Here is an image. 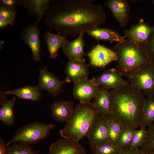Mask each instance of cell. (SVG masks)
Segmentation results:
<instances>
[{
  "mask_svg": "<svg viewBox=\"0 0 154 154\" xmlns=\"http://www.w3.org/2000/svg\"><path fill=\"white\" fill-rule=\"evenodd\" d=\"M21 5V0H1L0 7L15 9L16 7Z\"/></svg>",
  "mask_w": 154,
  "mask_h": 154,
  "instance_id": "836d02e7",
  "label": "cell"
},
{
  "mask_svg": "<svg viewBox=\"0 0 154 154\" xmlns=\"http://www.w3.org/2000/svg\"><path fill=\"white\" fill-rule=\"evenodd\" d=\"M88 56L90 64L99 68H104L110 63L117 60V55L114 50L100 44L93 48Z\"/></svg>",
  "mask_w": 154,
  "mask_h": 154,
  "instance_id": "30bf717a",
  "label": "cell"
},
{
  "mask_svg": "<svg viewBox=\"0 0 154 154\" xmlns=\"http://www.w3.org/2000/svg\"><path fill=\"white\" fill-rule=\"evenodd\" d=\"M121 76L117 69L112 68L105 70L99 77H94L91 80L97 86L108 90L114 89L122 87L129 83Z\"/></svg>",
  "mask_w": 154,
  "mask_h": 154,
  "instance_id": "8fae6325",
  "label": "cell"
},
{
  "mask_svg": "<svg viewBox=\"0 0 154 154\" xmlns=\"http://www.w3.org/2000/svg\"><path fill=\"white\" fill-rule=\"evenodd\" d=\"M94 154L92 153V154Z\"/></svg>",
  "mask_w": 154,
  "mask_h": 154,
  "instance_id": "f35d334b",
  "label": "cell"
},
{
  "mask_svg": "<svg viewBox=\"0 0 154 154\" xmlns=\"http://www.w3.org/2000/svg\"><path fill=\"white\" fill-rule=\"evenodd\" d=\"M99 87L87 78L74 84L73 95L80 102H90L95 97Z\"/></svg>",
  "mask_w": 154,
  "mask_h": 154,
  "instance_id": "5bb4252c",
  "label": "cell"
},
{
  "mask_svg": "<svg viewBox=\"0 0 154 154\" xmlns=\"http://www.w3.org/2000/svg\"><path fill=\"white\" fill-rule=\"evenodd\" d=\"M108 135L109 142L117 145L119 137L124 126L117 120L111 117H108Z\"/></svg>",
  "mask_w": 154,
  "mask_h": 154,
  "instance_id": "d4e9b609",
  "label": "cell"
},
{
  "mask_svg": "<svg viewBox=\"0 0 154 154\" xmlns=\"http://www.w3.org/2000/svg\"><path fill=\"white\" fill-rule=\"evenodd\" d=\"M48 154H86V153L79 141L63 138L52 144Z\"/></svg>",
  "mask_w": 154,
  "mask_h": 154,
  "instance_id": "9a60e30c",
  "label": "cell"
},
{
  "mask_svg": "<svg viewBox=\"0 0 154 154\" xmlns=\"http://www.w3.org/2000/svg\"><path fill=\"white\" fill-rule=\"evenodd\" d=\"M110 115L124 126L140 127L145 100L142 92L129 83L110 91Z\"/></svg>",
  "mask_w": 154,
  "mask_h": 154,
  "instance_id": "7a4b0ae2",
  "label": "cell"
},
{
  "mask_svg": "<svg viewBox=\"0 0 154 154\" xmlns=\"http://www.w3.org/2000/svg\"><path fill=\"white\" fill-rule=\"evenodd\" d=\"M100 115L92 102H80L74 108L71 118L60 130L61 136L64 138L79 141L87 136Z\"/></svg>",
  "mask_w": 154,
  "mask_h": 154,
  "instance_id": "277c9868",
  "label": "cell"
},
{
  "mask_svg": "<svg viewBox=\"0 0 154 154\" xmlns=\"http://www.w3.org/2000/svg\"><path fill=\"white\" fill-rule=\"evenodd\" d=\"M89 65L86 63L85 59L77 61H68L65 68L66 77L64 80L74 84L88 78Z\"/></svg>",
  "mask_w": 154,
  "mask_h": 154,
  "instance_id": "4fadbf2b",
  "label": "cell"
},
{
  "mask_svg": "<svg viewBox=\"0 0 154 154\" xmlns=\"http://www.w3.org/2000/svg\"><path fill=\"white\" fill-rule=\"evenodd\" d=\"M108 118L100 115L95 120L86 136L90 147L100 145L109 142Z\"/></svg>",
  "mask_w": 154,
  "mask_h": 154,
  "instance_id": "ba28073f",
  "label": "cell"
},
{
  "mask_svg": "<svg viewBox=\"0 0 154 154\" xmlns=\"http://www.w3.org/2000/svg\"><path fill=\"white\" fill-rule=\"evenodd\" d=\"M41 90L38 86L27 85L10 90L1 91L0 97H5L6 95H13L20 98L37 102L42 98Z\"/></svg>",
  "mask_w": 154,
  "mask_h": 154,
  "instance_id": "ffe728a7",
  "label": "cell"
},
{
  "mask_svg": "<svg viewBox=\"0 0 154 154\" xmlns=\"http://www.w3.org/2000/svg\"><path fill=\"white\" fill-rule=\"evenodd\" d=\"M40 34L39 23L36 21L24 27L21 34L23 41L30 48L35 62L40 61L41 58Z\"/></svg>",
  "mask_w": 154,
  "mask_h": 154,
  "instance_id": "52a82bcc",
  "label": "cell"
},
{
  "mask_svg": "<svg viewBox=\"0 0 154 154\" xmlns=\"http://www.w3.org/2000/svg\"><path fill=\"white\" fill-rule=\"evenodd\" d=\"M40 151L30 144L21 142L14 143L7 147V154H39Z\"/></svg>",
  "mask_w": 154,
  "mask_h": 154,
  "instance_id": "83f0119b",
  "label": "cell"
},
{
  "mask_svg": "<svg viewBox=\"0 0 154 154\" xmlns=\"http://www.w3.org/2000/svg\"><path fill=\"white\" fill-rule=\"evenodd\" d=\"M152 3L153 4L154 6V0H152L151 1Z\"/></svg>",
  "mask_w": 154,
  "mask_h": 154,
  "instance_id": "74e56055",
  "label": "cell"
},
{
  "mask_svg": "<svg viewBox=\"0 0 154 154\" xmlns=\"http://www.w3.org/2000/svg\"><path fill=\"white\" fill-rule=\"evenodd\" d=\"M147 127L146 138L139 149L142 152L154 154V123Z\"/></svg>",
  "mask_w": 154,
  "mask_h": 154,
  "instance_id": "f546056e",
  "label": "cell"
},
{
  "mask_svg": "<svg viewBox=\"0 0 154 154\" xmlns=\"http://www.w3.org/2000/svg\"><path fill=\"white\" fill-rule=\"evenodd\" d=\"M135 129L131 127L124 126L117 144V146L120 151L129 147Z\"/></svg>",
  "mask_w": 154,
  "mask_h": 154,
  "instance_id": "f1b7e54d",
  "label": "cell"
},
{
  "mask_svg": "<svg viewBox=\"0 0 154 154\" xmlns=\"http://www.w3.org/2000/svg\"><path fill=\"white\" fill-rule=\"evenodd\" d=\"M92 103L100 115L109 116L110 106V92L109 90L100 86Z\"/></svg>",
  "mask_w": 154,
  "mask_h": 154,
  "instance_id": "603a6c76",
  "label": "cell"
},
{
  "mask_svg": "<svg viewBox=\"0 0 154 154\" xmlns=\"http://www.w3.org/2000/svg\"><path fill=\"white\" fill-rule=\"evenodd\" d=\"M55 127L52 123L46 124L36 122L28 124L17 130L13 137L6 145L8 146L17 142L30 145L37 143L44 140Z\"/></svg>",
  "mask_w": 154,
  "mask_h": 154,
  "instance_id": "5b68a950",
  "label": "cell"
},
{
  "mask_svg": "<svg viewBox=\"0 0 154 154\" xmlns=\"http://www.w3.org/2000/svg\"><path fill=\"white\" fill-rule=\"evenodd\" d=\"M17 15L15 9L0 7V30L13 26Z\"/></svg>",
  "mask_w": 154,
  "mask_h": 154,
  "instance_id": "4316f807",
  "label": "cell"
},
{
  "mask_svg": "<svg viewBox=\"0 0 154 154\" xmlns=\"http://www.w3.org/2000/svg\"><path fill=\"white\" fill-rule=\"evenodd\" d=\"M84 33H80L77 38L72 41L67 40L62 46L63 52L69 61H80L84 59L83 57L85 55L84 48L85 45L83 39Z\"/></svg>",
  "mask_w": 154,
  "mask_h": 154,
  "instance_id": "e0dca14e",
  "label": "cell"
},
{
  "mask_svg": "<svg viewBox=\"0 0 154 154\" xmlns=\"http://www.w3.org/2000/svg\"><path fill=\"white\" fill-rule=\"evenodd\" d=\"M46 15V25L66 36L76 37L99 27L106 21V12L100 5L83 0H54Z\"/></svg>",
  "mask_w": 154,
  "mask_h": 154,
  "instance_id": "6da1fadb",
  "label": "cell"
},
{
  "mask_svg": "<svg viewBox=\"0 0 154 154\" xmlns=\"http://www.w3.org/2000/svg\"><path fill=\"white\" fill-rule=\"evenodd\" d=\"M114 50L117 57V70L121 76L127 78L150 64L145 44L125 38L114 46Z\"/></svg>",
  "mask_w": 154,
  "mask_h": 154,
  "instance_id": "3957f363",
  "label": "cell"
},
{
  "mask_svg": "<svg viewBox=\"0 0 154 154\" xmlns=\"http://www.w3.org/2000/svg\"><path fill=\"white\" fill-rule=\"evenodd\" d=\"M38 86L41 90L47 91L50 95L57 96L63 91L65 82L60 80L54 74L49 72L46 66L39 69Z\"/></svg>",
  "mask_w": 154,
  "mask_h": 154,
  "instance_id": "9c48e42d",
  "label": "cell"
},
{
  "mask_svg": "<svg viewBox=\"0 0 154 154\" xmlns=\"http://www.w3.org/2000/svg\"><path fill=\"white\" fill-rule=\"evenodd\" d=\"M51 29L46 30L44 35L50 58L55 59L57 56L60 49L62 48L66 41V36L51 32Z\"/></svg>",
  "mask_w": 154,
  "mask_h": 154,
  "instance_id": "44dd1931",
  "label": "cell"
},
{
  "mask_svg": "<svg viewBox=\"0 0 154 154\" xmlns=\"http://www.w3.org/2000/svg\"><path fill=\"white\" fill-rule=\"evenodd\" d=\"M154 31V26L141 19L137 24L125 30L124 36L131 40L145 44Z\"/></svg>",
  "mask_w": 154,
  "mask_h": 154,
  "instance_id": "7c38bea8",
  "label": "cell"
},
{
  "mask_svg": "<svg viewBox=\"0 0 154 154\" xmlns=\"http://www.w3.org/2000/svg\"><path fill=\"white\" fill-rule=\"evenodd\" d=\"M142 154H152L151 153H143L142 152Z\"/></svg>",
  "mask_w": 154,
  "mask_h": 154,
  "instance_id": "8d00e7d4",
  "label": "cell"
},
{
  "mask_svg": "<svg viewBox=\"0 0 154 154\" xmlns=\"http://www.w3.org/2000/svg\"><path fill=\"white\" fill-rule=\"evenodd\" d=\"M154 123V96L145 99L141 126L146 127ZM140 126V127H141Z\"/></svg>",
  "mask_w": 154,
  "mask_h": 154,
  "instance_id": "484cf974",
  "label": "cell"
},
{
  "mask_svg": "<svg viewBox=\"0 0 154 154\" xmlns=\"http://www.w3.org/2000/svg\"><path fill=\"white\" fill-rule=\"evenodd\" d=\"M16 100L15 97L7 100L0 108V120L6 125L11 126L14 124L13 107Z\"/></svg>",
  "mask_w": 154,
  "mask_h": 154,
  "instance_id": "cb8c5ba5",
  "label": "cell"
},
{
  "mask_svg": "<svg viewBox=\"0 0 154 154\" xmlns=\"http://www.w3.org/2000/svg\"><path fill=\"white\" fill-rule=\"evenodd\" d=\"M53 0H21V5L27 10L29 15L37 18L39 22L46 15Z\"/></svg>",
  "mask_w": 154,
  "mask_h": 154,
  "instance_id": "d6986e66",
  "label": "cell"
},
{
  "mask_svg": "<svg viewBox=\"0 0 154 154\" xmlns=\"http://www.w3.org/2000/svg\"><path fill=\"white\" fill-rule=\"evenodd\" d=\"M86 33L89 36L96 40L108 41L110 43L119 42L126 38L116 31L107 28L97 27L89 30Z\"/></svg>",
  "mask_w": 154,
  "mask_h": 154,
  "instance_id": "7402d4cb",
  "label": "cell"
},
{
  "mask_svg": "<svg viewBox=\"0 0 154 154\" xmlns=\"http://www.w3.org/2000/svg\"><path fill=\"white\" fill-rule=\"evenodd\" d=\"M94 154H117L120 151L118 146L110 142L98 146L90 147Z\"/></svg>",
  "mask_w": 154,
  "mask_h": 154,
  "instance_id": "1f68e13d",
  "label": "cell"
},
{
  "mask_svg": "<svg viewBox=\"0 0 154 154\" xmlns=\"http://www.w3.org/2000/svg\"><path fill=\"white\" fill-rule=\"evenodd\" d=\"M145 46L150 64L154 68V31L145 44Z\"/></svg>",
  "mask_w": 154,
  "mask_h": 154,
  "instance_id": "d6a6232c",
  "label": "cell"
},
{
  "mask_svg": "<svg viewBox=\"0 0 154 154\" xmlns=\"http://www.w3.org/2000/svg\"><path fill=\"white\" fill-rule=\"evenodd\" d=\"M104 5L110 9L121 27H125L130 19L131 7L128 2L126 0H106Z\"/></svg>",
  "mask_w": 154,
  "mask_h": 154,
  "instance_id": "2e32d148",
  "label": "cell"
},
{
  "mask_svg": "<svg viewBox=\"0 0 154 154\" xmlns=\"http://www.w3.org/2000/svg\"><path fill=\"white\" fill-rule=\"evenodd\" d=\"M74 105V102L70 100L55 102L51 106V115L58 123L66 122L72 115Z\"/></svg>",
  "mask_w": 154,
  "mask_h": 154,
  "instance_id": "ac0fdd59",
  "label": "cell"
},
{
  "mask_svg": "<svg viewBox=\"0 0 154 154\" xmlns=\"http://www.w3.org/2000/svg\"><path fill=\"white\" fill-rule=\"evenodd\" d=\"M129 83L141 90L147 98L154 96V68L145 66L127 77Z\"/></svg>",
  "mask_w": 154,
  "mask_h": 154,
  "instance_id": "8992f818",
  "label": "cell"
},
{
  "mask_svg": "<svg viewBox=\"0 0 154 154\" xmlns=\"http://www.w3.org/2000/svg\"><path fill=\"white\" fill-rule=\"evenodd\" d=\"M139 129H135L129 148L139 149L146 138L147 129L146 127L141 126Z\"/></svg>",
  "mask_w": 154,
  "mask_h": 154,
  "instance_id": "4dcf8cb0",
  "label": "cell"
},
{
  "mask_svg": "<svg viewBox=\"0 0 154 154\" xmlns=\"http://www.w3.org/2000/svg\"><path fill=\"white\" fill-rule=\"evenodd\" d=\"M7 147L4 140L0 138V154H7Z\"/></svg>",
  "mask_w": 154,
  "mask_h": 154,
  "instance_id": "d590c367",
  "label": "cell"
},
{
  "mask_svg": "<svg viewBox=\"0 0 154 154\" xmlns=\"http://www.w3.org/2000/svg\"><path fill=\"white\" fill-rule=\"evenodd\" d=\"M117 154H142L139 149H133L130 148L120 151Z\"/></svg>",
  "mask_w": 154,
  "mask_h": 154,
  "instance_id": "e575fe53",
  "label": "cell"
}]
</instances>
